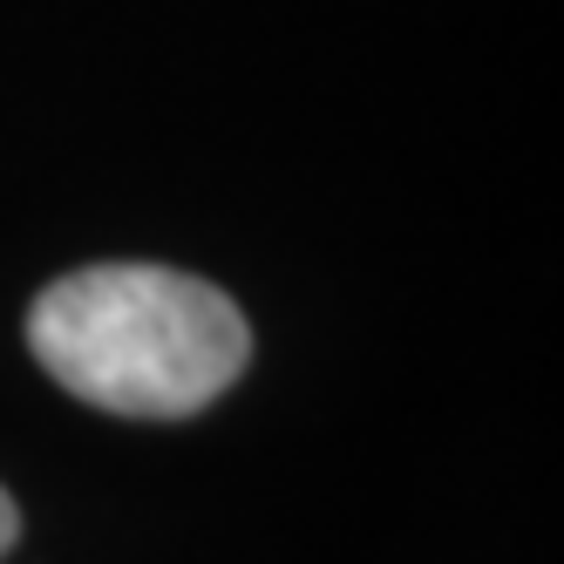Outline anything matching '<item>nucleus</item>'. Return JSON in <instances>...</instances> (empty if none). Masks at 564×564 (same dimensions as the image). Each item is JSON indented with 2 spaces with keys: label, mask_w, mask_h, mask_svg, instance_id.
I'll list each match as a JSON object with an SVG mask.
<instances>
[{
  "label": "nucleus",
  "mask_w": 564,
  "mask_h": 564,
  "mask_svg": "<svg viewBox=\"0 0 564 564\" xmlns=\"http://www.w3.org/2000/svg\"><path fill=\"white\" fill-rule=\"evenodd\" d=\"M28 347L89 409L177 422L246 375L252 327L212 279L171 265H83L34 293Z\"/></svg>",
  "instance_id": "f257e3e1"
},
{
  "label": "nucleus",
  "mask_w": 564,
  "mask_h": 564,
  "mask_svg": "<svg viewBox=\"0 0 564 564\" xmlns=\"http://www.w3.org/2000/svg\"><path fill=\"white\" fill-rule=\"evenodd\" d=\"M14 538H21V510H14V497L0 490V557L14 551Z\"/></svg>",
  "instance_id": "f03ea898"
}]
</instances>
